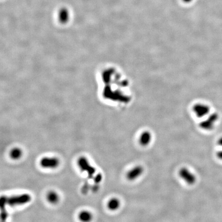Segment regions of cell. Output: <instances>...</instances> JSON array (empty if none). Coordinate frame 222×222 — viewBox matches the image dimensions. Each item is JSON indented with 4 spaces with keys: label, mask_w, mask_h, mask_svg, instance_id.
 I'll return each mask as SVG.
<instances>
[{
    "label": "cell",
    "mask_w": 222,
    "mask_h": 222,
    "mask_svg": "<svg viewBox=\"0 0 222 222\" xmlns=\"http://www.w3.org/2000/svg\"><path fill=\"white\" fill-rule=\"evenodd\" d=\"M31 200V196L27 194L14 196L6 199V204L11 206L24 205L29 202Z\"/></svg>",
    "instance_id": "1"
},
{
    "label": "cell",
    "mask_w": 222,
    "mask_h": 222,
    "mask_svg": "<svg viewBox=\"0 0 222 222\" xmlns=\"http://www.w3.org/2000/svg\"><path fill=\"white\" fill-rule=\"evenodd\" d=\"M192 110L198 118H203L209 114L210 108L207 104L198 103L193 105Z\"/></svg>",
    "instance_id": "2"
},
{
    "label": "cell",
    "mask_w": 222,
    "mask_h": 222,
    "mask_svg": "<svg viewBox=\"0 0 222 222\" xmlns=\"http://www.w3.org/2000/svg\"><path fill=\"white\" fill-rule=\"evenodd\" d=\"M218 119V115L216 113L210 114L206 119L199 123V126L204 130L211 131L214 128V124Z\"/></svg>",
    "instance_id": "3"
},
{
    "label": "cell",
    "mask_w": 222,
    "mask_h": 222,
    "mask_svg": "<svg viewBox=\"0 0 222 222\" xmlns=\"http://www.w3.org/2000/svg\"><path fill=\"white\" fill-rule=\"evenodd\" d=\"M178 174L180 178L189 185H193L197 181L195 175L185 167L181 168Z\"/></svg>",
    "instance_id": "4"
},
{
    "label": "cell",
    "mask_w": 222,
    "mask_h": 222,
    "mask_svg": "<svg viewBox=\"0 0 222 222\" xmlns=\"http://www.w3.org/2000/svg\"><path fill=\"white\" fill-rule=\"evenodd\" d=\"M78 164L81 170L87 172L90 178H92L93 174L95 173L96 171L95 168L91 166L87 159L84 157L80 158L78 160Z\"/></svg>",
    "instance_id": "5"
},
{
    "label": "cell",
    "mask_w": 222,
    "mask_h": 222,
    "mask_svg": "<svg viewBox=\"0 0 222 222\" xmlns=\"http://www.w3.org/2000/svg\"><path fill=\"white\" fill-rule=\"evenodd\" d=\"M143 168L141 166H136L128 171L126 177L129 181H134L143 174Z\"/></svg>",
    "instance_id": "6"
},
{
    "label": "cell",
    "mask_w": 222,
    "mask_h": 222,
    "mask_svg": "<svg viewBox=\"0 0 222 222\" xmlns=\"http://www.w3.org/2000/svg\"><path fill=\"white\" fill-rule=\"evenodd\" d=\"M59 162L55 157H44L40 161V165L43 168L53 169L58 166Z\"/></svg>",
    "instance_id": "7"
},
{
    "label": "cell",
    "mask_w": 222,
    "mask_h": 222,
    "mask_svg": "<svg viewBox=\"0 0 222 222\" xmlns=\"http://www.w3.org/2000/svg\"><path fill=\"white\" fill-rule=\"evenodd\" d=\"M152 139V135L149 131H144L139 137V143L142 146H147L150 143Z\"/></svg>",
    "instance_id": "8"
},
{
    "label": "cell",
    "mask_w": 222,
    "mask_h": 222,
    "mask_svg": "<svg viewBox=\"0 0 222 222\" xmlns=\"http://www.w3.org/2000/svg\"><path fill=\"white\" fill-rule=\"evenodd\" d=\"M120 201L116 198L111 199L108 203V207L111 210H116L120 206Z\"/></svg>",
    "instance_id": "9"
},
{
    "label": "cell",
    "mask_w": 222,
    "mask_h": 222,
    "mask_svg": "<svg viewBox=\"0 0 222 222\" xmlns=\"http://www.w3.org/2000/svg\"><path fill=\"white\" fill-rule=\"evenodd\" d=\"M22 154V152L21 150L18 148L12 149L10 153V157L14 159H20L21 157Z\"/></svg>",
    "instance_id": "10"
},
{
    "label": "cell",
    "mask_w": 222,
    "mask_h": 222,
    "mask_svg": "<svg viewBox=\"0 0 222 222\" xmlns=\"http://www.w3.org/2000/svg\"><path fill=\"white\" fill-rule=\"evenodd\" d=\"M47 198L48 202L52 204H55L57 203L59 199L57 194H56V193L52 191L48 193Z\"/></svg>",
    "instance_id": "11"
},
{
    "label": "cell",
    "mask_w": 222,
    "mask_h": 222,
    "mask_svg": "<svg viewBox=\"0 0 222 222\" xmlns=\"http://www.w3.org/2000/svg\"><path fill=\"white\" fill-rule=\"evenodd\" d=\"M80 220L83 221V222H87L91 220L92 218V215L90 213L87 212V211H82L80 213L79 215Z\"/></svg>",
    "instance_id": "12"
},
{
    "label": "cell",
    "mask_w": 222,
    "mask_h": 222,
    "mask_svg": "<svg viewBox=\"0 0 222 222\" xmlns=\"http://www.w3.org/2000/svg\"><path fill=\"white\" fill-rule=\"evenodd\" d=\"M59 17H60L61 20H66L68 18V10L65 9V8H63L61 9L59 12Z\"/></svg>",
    "instance_id": "13"
},
{
    "label": "cell",
    "mask_w": 222,
    "mask_h": 222,
    "mask_svg": "<svg viewBox=\"0 0 222 222\" xmlns=\"http://www.w3.org/2000/svg\"><path fill=\"white\" fill-rule=\"evenodd\" d=\"M102 180V175L100 174H99L95 177L94 181L97 183H99Z\"/></svg>",
    "instance_id": "14"
},
{
    "label": "cell",
    "mask_w": 222,
    "mask_h": 222,
    "mask_svg": "<svg viewBox=\"0 0 222 222\" xmlns=\"http://www.w3.org/2000/svg\"><path fill=\"white\" fill-rule=\"evenodd\" d=\"M216 156L219 159L222 160V150L220 151H218L216 153Z\"/></svg>",
    "instance_id": "15"
},
{
    "label": "cell",
    "mask_w": 222,
    "mask_h": 222,
    "mask_svg": "<svg viewBox=\"0 0 222 222\" xmlns=\"http://www.w3.org/2000/svg\"><path fill=\"white\" fill-rule=\"evenodd\" d=\"M218 145L222 147V137H220L218 140Z\"/></svg>",
    "instance_id": "16"
},
{
    "label": "cell",
    "mask_w": 222,
    "mask_h": 222,
    "mask_svg": "<svg viewBox=\"0 0 222 222\" xmlns=\"http://www.w3.org/2000/svg\"><path fill=\"white\" fill-rule=\"evenodd\" d=\"M192 1L193 0H183V1L186 3H189L192 2Z\"/></svg>",
    "instance_id": "17"
}]
</instances>
